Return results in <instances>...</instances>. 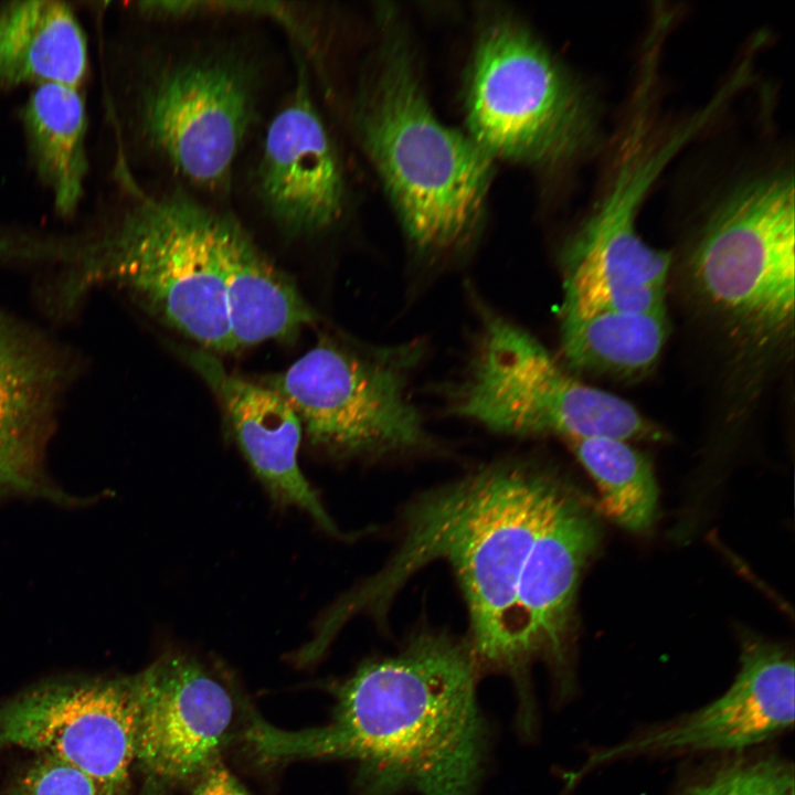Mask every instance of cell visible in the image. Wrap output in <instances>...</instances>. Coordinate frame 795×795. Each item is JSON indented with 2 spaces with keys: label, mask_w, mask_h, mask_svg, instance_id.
Wrapping results in <instances>:
<instances>
[{
  "label": "cell",
  "mask_w": 795,
  "mask_h": 795,
  "mask_svg": "<svg viewBox=\"0 0 795 795\" xmlns=\"http://www.w3.org/2000/svg\"><path fill=\"white\" fill-rule=\"evenodd\" d=\"M479 676L468 639L422 628L332 688L328 724L285 731L254 716L245 740L263 762L353 761L358 795H476L490 736Z\"/></svg>",
  "instance_id": "6da1fadb"
},
{
  "label": "cell",
  "mask_w": 795,
  "mask_h": 795,
  "mask_svg": "<svg viewBox=\"0 0 795 795\" xmlns=\"http://www.w3.org/2000/svg\"><path fill=\"white\" fill-rule=\"evenodd\" d=\"M564 487L545 470L507 462L418 497L404 512L393 555L347 594L348 605L380 617L411 575L443 560L467 604V639L480 674H504L516 687L518 596L533 544Z\"/></svg>",
  "instance_id": "7a4b0ae2"
},
{
  "label": "cell",
  "mask_w": 795,
  "mask_h": 795,
  "mask_svg": "<svg viewBox=\"0 0 795 795\" xmlns=\"http://www.w3.org/2000/svg\"><path fill=\"white\" fill-rule=\"evenodd\" d=\"M136 194L100 231L74 239H20L13 257L62 265L67 303L93 285L110 284L200 349L237 351L227 320L224 262L239 220L181 186Z\"/></svg>",
  "instance_id": "3957f363"
},
{
  "label": "cell",
  "mask_w": 795,
  "mask_h": 795,
  "mask_svg": "<svg viewBox=\"0 0 795 795\" xmlns=\"http://www.w3.org/2000/svg\"><path fill=\"white\" fill-rule=\"evenodd\" d=\"M381 38L353 105V126L411 247L455 253L477 236L495 160L445 125L425 93L398 19L380 15Z\"/></svg>",
  "instance_id": "277c9868"
},
{
  "label": "cell",
  "mask_w": 795,
  "mask_h": 795,
  "mask_svg": "<svg viewBox=\"0 0 795 795\" xmlns=\"http://www.w3.org/2000/svg\"><path fill=\"white\" fill-rule=\"evenodd\" d=\"M466 132L494 159L564 167L592 150L594 99L583 83L510 12L486 14L464 80Z\"/></svg>",
  "instance_id": "5b68a950"
},
{
  "label": "cell",
  "mask_w": 795,
  "mask_h": 795,
  "mask_svg": "<svg viewBox=\"0 0 795 795\" xmlns=\"http://www.w3.org/2000/svg\"><path fill=\"white\" fill-rule=\"evenodd\" d=\"M142 62L131 103L137 139L181 183L225 190L258 116L257 59L236 44L197 43Z\"/></svg>",
  "instance_id": "8992f818"
},
{
  "label": "cell",
  "mask_w": 795,
  "mask_h": 795,
  "mask_svg": "<svg viewBox=\"0 0 795 795\" xmlns=\"http://www.w3.org/2000/svg\"><path fill=\"white\" fill-rule=\"evenodd\" d=\"M474 354L449 390L452 415L513 436L660 439L630 403L576 380L523 328L484 314Z\"/></svg>",
  "instance_id": "52a82bcc"
},
{
  "label": "cell",
  "mask_w": 795,
  "mask_h": 795,
  "mask_svg": "<svg viewBox=\"0 0 795 795\" xmlns=\"http://www.w3.org/2000/svg\"><path fill=\"white\" fill-rule=\"evenodd\" d=\"M423 353L416 340L360 346L322 338L265 382L295 411L311 445L340 456L404 453L431 444L409 392Z\"/></svg>",
  "instance_id": "ba28073f"
},
{
  "label": "cell",
  "mask_w": 795,
  "mask_h": 795,
  "mask_svg": "<svg viewBox=\"0 0 795 795\" xmlns=\"http://www.w3.org/2000/svg\"><path fill=\"white\" fill-rule=\"evenodd\" d=\"M699 293L745 336L766 344L792 330L794 181L785 169L748 178L712 209L693 246Z\"/></svg>",
  "instance_id": "9c48e42d"
},
{
  "label": "cell",
  "mask_w": 795,
  "mask_h": 795,
  "mask_svg": "<svg viewBox=\"0 0 795 795\" xmlns=\"http://www.w3.org/2000/svg\"><path fill=\"white\" fill-rule=\"evenodd\" d=\"M672 157L640 132L621 137L602 195L565 247L561 316L665 308L671 257L643 241L636 221Z\"/></svg>",
  "instance_id": "30bf717a"
},
{
  "label": "cell",
  "mask_w": 795,
  "mask_h": 795,
  "mask_svg": "<svg viewBox=\"0 0 795 795\" xmlns=\"http://www.w3.org/2000/svg\"><path fill=\"white\" fill-rule=\"evenodd\" d=\"M794 691V659L787 649L757 636H745L738 674L725 692L688 714L647 727L592 752L568 776L566 787L622 760L749 752L793 728Z\"/></svg>",
  "instance_id": "8fae6325"
},
{
  "label": "cell",
  "mask_w": 795,
  "mask_h": 795,
  "mask_svg": "<svg viewBox=\"0 0 795 795\" xmlns=\"http://www.w3.org/2000/svg\"><path fill=\"white\" fill-rule=\"evenodd\" d=\"M33 751L87 775L99 795H130L135 717L128 679L45 682L0 703V752Z\"/></svg>",
  "instance_id": "7c38bea8"
},
{
  "label": "cell",
  "mask_w": 795,
  "mask_h": 795,
  "mask_svg": "<svg viewBox=\"0 0 795 795\" xmlns=\"http://www.w3.org/2000/svg\"><path fill=\"white\" fill-rule=\"evenodd\" d=\"M135 717V764L146 795L197 780L230 740L227 689L193 656L168 653L127 677Z\"/></svg>",
  "instance_id": "4fadbf2b"
},
{
  "label": "cell",
  "mask_w": 795,
  "mask_h": 795,
  "mask_svg": "<svg viewBox=\"0 0 795 795\" xmlns=\"http://www.w3.org/2000/svg\"><path fill=\"white\" fill-rule=\"evenodd\" d=\"M295 86L268 123L256 165L257 199L283 232H326L343 215L347 184L336 144L298 56Z\"/></svg>",
  "instance_id": "5bb4252c"
},
{
  "label": "cell",
  "mask_w": 795,
  "mask_h": 795,
  "mask_svg": "<svg viewBox=\"0 0 795 795\" xmlns=\"http://www.w3.org/2000/svg\"><path fill=\"white\" fill-rule=\"evenodd\" d=\"M597 540L592 512L564 487L533 544L518 596L516 689L522 714L534 710L530 686L534 662L548 664L566 692L576 586Z\"/></svg>",
  "instance_id": "9a60e30c"
},
{
  "label": "cell",
  "mask_w": 795,
  "mask_h": 795,
  "mask_svg": "<svg viewBox=\"0 0 795 795\" xmlns=\"http://www.w3.org/2000/svg\"><path fill=\"white\" fill-rule=\"evenodd\" d=\"M65 371L42 338L0 312V500L25 496L72 504L44 468Z\"/></svg>",
  "instance_id": "2e32d148"
},
{
  "label": "cell",
  "mask_w": 795,
  "mask_h": 795,
  "mask_svg": "<svg viewBox=\"0 0 795 795\" xmlns=\"http://www.w3.org/2000/svg\"><path fill=\"white\" fill-rule=\"evenodd\" d=\"M179 353L222 402L242 454L272 499L283 507L307 512L325 531L338 534L333 520L299 468L303 427L288 402L265 384L229 373L211 352L181 348Z\"/></svg>",
  "instance_id": "e0dca14e"
},
{
  "label": "cell",
  "mask_w": 795,
  "mask_h": 795,
  "mask_svg": "<svg viewBox=\"0 0 795 795\" xmlns=\"http://www.w3.org/2000/svg\"><path fill=\"white\" fill-rule=\"evenodd\" d=\"M88 71L86 33L67 2L0 3V94L22 85L80 88Z\"/></svg>",
  "instance_id": "ac0fdd59"
},
{
  "label": "cell",
  "mask_w": 795,
  "mask_h": 795,
  "mask_svg": "<svg viewBox=\"0 0 795 795\" xmlns=\"http://www.w3.org/2000/svg\"><path fill=\"white\" fill-rule=\"evenodd\" d=\"M225 300L236 349L296 337L317 314L292 279L256 246L237 222L224 262Z\"/></svg>",
  "instance_id": "d6986e66"
},
{
  "label": "cell",
  "mask_w": 795,
  "mask_h": 795,
  "mask_svg": "<svg viewBox=\"0 0 795 795\" xmlns=\"http://www.w3.org/2000/svg\"><path fill=\"white\" fill-rule=\"evenodd\" d=\"M28 155L38 179L62 216L76 212L88 171L87 112L77 87H33L20 109Z\"/></svg>",
  "instance_id": "ffe728a7"
},
{
  "label": "cell",
  "mask_w": 795,
  "mask_h": 795,
  "mask_svg": "<svg viewBox=\"0 0 795 795\" xmlns=\"http://www.w3.org/2000/svg\"><path fill=\"white\" fill-rule=\"evenodd\" d=\"M561 348L576 369L632 377L650 369L667 337L666 310L561 316Z\"/></svg>",
  "instance_id": "44dd1931"
},
{
  "label": "cell",
  "mask_w": 795,
  "mask_h": 795,
  "mask_svg": "<svg viewBox=\"0 0 795 795\" xmlns=\"http://www.w3.org/2000/svg\"><path fill=\"white\" fill-rule=\"evenodd\" d=\"M569 445L596 484L604 513L627 530L648 529L658 500L649 460L618 438L587 437Z\"/></svg>",
  "instance_id": "7402d4cb"
},
{
  "label": "cell",
  "mask_w": 795,
  "mask_h": 795,
  "mask_svg": "<svg viewBox=\"0 0 795 795\" xmlns=\"http://www.w3.org/2000/svg\"><path fill=\"white\" fill-rule=\"evenodd\" d=\"M674 795H794V768L776 754L729 755Z\"/></svg>",
  "instance_id": "603a6c76"
},
{
  "label": "cell",
  "mask_w": 795,
  "mask_h": 795,
  "mask_svg": "<svg viewBox=\"0 0 795 795\" xmlns=\"http://www.w3.org/2000/svg\"><path fill=\"white\" fill-rule=\"evenodd\" d=\"M3 795H99L95 783L77 768L38 755L11 782Z\"/></svg>",
  "instance_id": "cb8c5ba5"
},
{
  "label": "cell",
  "mask_w": 795,
  "mask_h": 795,
  "mask_svg": "<svg viewBox=\"0 0 795 795\" xmlns=\"http://www.w3.org/2000/svg\"><path fill=\"white\" fill-rule=\"evenodd\" d=\"M192 795L252 794L218 761L197 778Z\"/></svg>",
  "instance_id": "d4e9b609"
}]
</instances>
